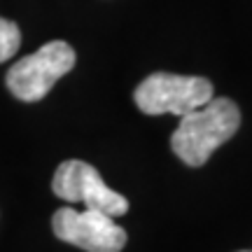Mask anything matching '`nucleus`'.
Segmentation results:
<instances>
[{
  "label": "nucleus",
  "mask_w": 252,
  "mask_h": 252,
  "mask_svg": "<svg viewBox=\"0 0 252 252\" xmlns=\"http://www.w3.org/2000/svg\"><path fill=\"white\" fill-rule=\"evenodd\" d=\"M241 126V110L231 98H213L206 105L180 117V124L171 138L175 157L191 168H198L210 159L220 145L231 140Z\"/></svg>",
  "instance_id": "obj_1"
},
{
  "label": "nucleus",
  "mask_w": 252,
  "mask_h": 252,
  "mask_svg": "<svg viewBox=\"0 0 252 252\" xmlns=\"http://www.w3.org/2000/svg\"><path fill=\"white\" fill-rule=\"evenodd\" d=\"M75 49L63 40H52L37 52L24 56L7 70V89L24 103L42 100L63 75L75 68Z\"/></svg>",
  "instance_id": "obj_2"
},
{
  "label": "nucleus",
  "mask_w": 252,
  "mask_h": 252,
  "mask_svg": "<svg viewBox=\"0 0 252 252\" xmlns=\"http://www.w3.org/2000/svg\"><path fill=\"white\" fill-rule=\"evenodd\" d=\"M213 84L206 77H189L173 72H152L135 87L133 100L145 115L182 117L213 98Z\"/></svg>",
  "instance_id": "obj_3"
},
{
  "label": "nucleus",
  "mask_w": 252,
  "mask_h": 252,
  "mask_svg": "<svg viewBox=\"0 0 252 252\" xmlns=\"http://www.w3.org/2000/svg\"><path fill=\"white\" fill-rule=\"evenodd\" d=\"M52 189L68 203H84L89 210H100L110 217H122L128 210V201L110 189L91 163L80 159H68L56 168Z\"/></svg>",
  "instance_id": "obj_4"
},
{
  "label": "nucleus",
  "mask_w": 252,
  "mask_h": 252,
  "mask_svg": "<svg viewBox=\"0 0 252 252\" xmlns=\"http://www.w3.org/2000/svg\"><path fill=\"white\" fill-rule=\"evenodd\" d=\"M52 229L59 241L87 252H122L126 245V231L100 210L61 208L52 217Z\"/></svg>",
  "instance_id": "obj_5"
},
{
  "label": "nucleus",
  "mask_w": 252,
  "mask_h": 252,
  "mask_svg": "<svg viewBox=\"0 0 252 252\" xmlns=\"http://www.w3.org/2000/svg\"><path fill=\"white\" fill-rule=\"evenodd\" d=\"M21 47V31L14 21L0 17V63L12 59Z\"/></svg>",
  "instance_id": "obj_6"
},
{
  "label": "nucleus",
  "mask_w": 252,
  "mask_h": 252,
  "mask_svg": "<svg viewBox=\"0 0 252 252\" xmlns=\"http://www.w3.org/2000/svg\"><path fill=\"white\" fill-rule=\"evenodd\" d=\"M241 252H252V250H241Z\"/></svg>",
  "instance_id": "obj_7"
}]
</instances>
